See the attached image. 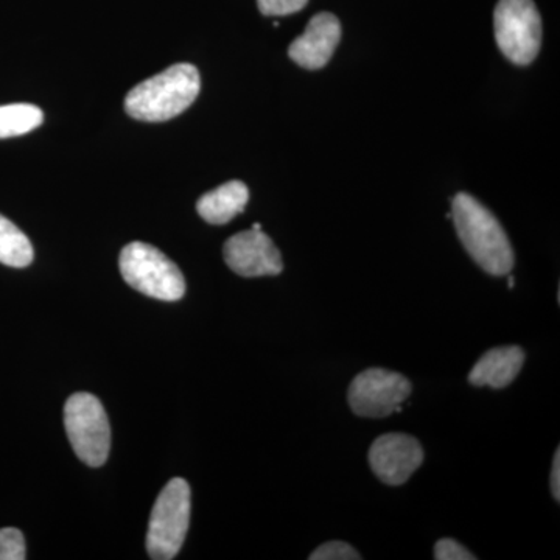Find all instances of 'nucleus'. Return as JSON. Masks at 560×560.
<instances>
[{
  "label": "nucleus",
  "instance_id": "obj_21",
  "mask_svg": "<svg viewBox=\"0 0 560 560\" xmlns=\"http://www.w3.org/2000/svg\"><path fill=\"white\" fill-rule=\"evenodd\" d=\"M510 289H514V278H510Z\"/></svg>",
  "mask_w": 560,
  "mask_h": 560
},
{
  "label": "nucleus",
  "instance_id": "obj_13",
  "mask_svg": "<svg viewBox=\"0 0 560 560\" xmlns=\"http://www.w3.org/2000/svg\"><path fill=\"white\" fill-rule=\"evenodd\" d=\"M33 256L35 253L27 235L16 224L0 215V264L25 268L32 264Z\"/></svg>",
  "mask_w": 560,
  "mask_h": 560
},
{
  "label": "nucleus",
  "instance_id": "obj_16",
  "mask_svg": "<svg viewBox=\"0 0 560 560\" xmlns=\"http://www.w3.org/2000/svg\"><path fill=\"white\" fill-rule=\"evenodd\" d=\"M311 560H359L361 556L355 548L350 547L346 541H327L320 545L318 550L312 552Z\"/></svg>",
  "mask_w": 560,
  "mask_h": 560
},
{
  "label": "nucleus",
  "instance_id": "obj_11",
  "mask_svg": "<svg viewBox=\"0 0 560 560\" xmlns=\"http://www.w3.org/2000/svg\"><path fill=\"white\" fill-rule=\"evenodd\" d=\"M525 359V352L518 346L490 349L470 371L469 382L474 386L506 388L521 374Z\"/></svg>",
  "mask_w": 560,
  "mask_h": 560
},
{
  "label": "nucleus",
  "instance_id": "obj_14",
  "mask_svg": "<svg viewBox=\"0 0 560 560\" xmlns=\"http://www.w3.org/2000/svg\"><path fill=\"white\" fill-rule=\"evenodd\" d=\"M44 113L31 103L0 106V139L18 138L40 127Z\"/></svg>",
  "mask_w": 560,
  "mask_h": 560
},
{
  "label": "nucleus",
  "instance_id": "obj_2",
  "mask_svg": "<svg viewBox=\"0 0 560 560\" xmlns=\"http://www.w3.org/2000/svg\"><path fill=\"white\" fill-rule=\"evenodd\" d=\"M201 91V77L189 62H179L132 88L125 110L140 121H165L179 116Z\"/></svg>",
  "mask_w": 560,
  "mask_h": 560
},
{
  "label": "nucleus",
  "instance_id": "obj_12",
  "mask_svg": "<svg viewBox=\"0 0 560 560\" xmlns=\"http://www.w3.org/2000/svg\"><path fill=\"white\" fill-rule=\"evenodd\" d=\"M249 200V190L242 180H230L217 189L202 195L197 202L201 219L210 224H226L245 210Z\"/></svg>",
  "mask_w": 560,
  "mask_h": 560
},
{
  "label": "nucleus",
  "instance_id": "obj_8",
  "mask_svg": "<svg viewBox=\"0 0 560 560\" xmlns=\"http://www.w3.org/2000/svg\"><path fill=\"white\" fill-rule=\"evenodd\" d=\"M224 261L242 278L278 276L283 270L282 256L265 232L249 230L232 235L224 243Z\"/></svg>",
  "mask_w": 560,
  "mask_h": 560
},
{
  "label": "nucleus",
  "instance_id": "obj_6",
  "mask_svg": "<svg viewBox=\"0 0 560 560\" xmlns=\"http://www.w3.org/2000/svg\"><path fill=\"white\" fill-rule=\"evenodd\" d=\"M501 54L517 66L536 60L541 46V18L533 0H500L493 13Z\"/></svg>",
  "mask_w": 560,
  "mask_h": 560
},
{
  "label": "nucleus",
  "instance_id": "obj_15",
  "mask_svg": "<svg viewBox=\"0 0 560 560\" xmlns=\"http://www.w3.org/2000/svg\"><path fill=\"white\" fill-rule=\"evenodd\" d=\"M27 558L25 539L20 529H0V560H24Z\"/></svg>",
  "mask_w": 560,
  "mask_h": 560
},
{
  "label": "nucleus",
  "instance_id": "obj_1",
  "mask_svg": "<svg viewBox=\"0 0 560 560\" xmlns=\"http://www.w3.org/2000/svg\"><path fill=\"white\" fill-rule=\"evenodd\" d=\"M452 220L464 248L489 275L506 276L514 268L510 238L488 208L469 194H458L452 202Z\"/></svg>",
  "mask_w": 560,
  "mask_h": 560
},
{
  "label": "nucleus",
  "instance_id": "obj_20",
  "mask_svg": "<svg viewBox=\"0 0 560 560\" xmlns=\"http://www.w3.org/2000/svg\"><path fill=\"white\" fill-rule=\"evenodd\" d=\"M253 230L261 231L260 223L253 224Z\"/></svg>",
  "mask_w": 560,
  "mask_h": 560
},
{
  "label": "nucleus",
  "instance_id": "obj_17",
  "mask_svg": "<svg viewBox=\"0 0 560 560\" xmlns=\"http://www.w3.org/2000/svg\"><path fill=\"white\" fill-rule=\"evenodd\" d=\"M308 0H257V5L265 16H289L307 7Z\"/></svg>",
  "mask_w": 560,
  "mask_h": 560
},
{
  "label": "nucleus",
  "instance_id": "obj_5",
  "mask_svg": "<svg viewBox=\"0 0 560 560\" xmlns=\"http://www.w3.org/2000/svg\"><path fill=\"white\" fill-rule=\"evenodd\" d=\"M65 427L73 452L84 464L101 467L110 448V427L97 397L77 393L65 405Z\"/></svg>",
  "mask_w": 560,
  "mask_h": 560
},
{
  "label": "nucleus",
  "instance_id": "obj_19",
  "mask_svg": "<svg viewBox=\"0 0 560 560\" xmlns=\"http://www.w3.org/2000/svg\"><path fill=\"white\" fill-rule=\"evenodd\" d=\"M551 493L556 501L560 500V451H556L551 470Z\"/></svg>",
  "mask_w": 560,
  "mask_h": 560
},
{
  "label": "nucleus",
  "instance_id": "obj_3",
  "mask_svg": "<svg viewBox=\"0 0 560 560\" xmlns=\"http://www.w3.org/2000/svg\"><path fill=\"white\" fill-rule=\"evenodd\" d=\"M125 282L154 300L175 302L186 293V280L178 265L164 253L142 242H132L120 253Z\"/></svg>",
  "mask_w": 560,
  "mask_h": 560
},
{
  "label": "nucleus",
  "instance_id": "obj_18",
  "mask_svg": "<svg viewBox=\"0 0 560 560\" xmlns=\"http://www.w3.org/2000/svg\"><path fill=\"white\" fill-rule=\"evenodd\" d=\"M434 559L438 560H475L477 556L471 555L459 541L442 539L434 547Z\"/></svg>",
  "mask_w": 560,
  "mask_h": 560
},
{
  "label": "nucleus",
  "instance_id": "obj_10",
  "mask_svg": "<svg viewBox=\"0 0 560 560\" xmlns=\"http://www.w3.org/2000/svg\"><path fill=\"white\" fill-rule=\"evenodd\" d=\"M341 40V24L331 13L315 14L305 32L289 47V57L307 70L323 69Z\"/></svg>",
  "mask_w": 560,
  "mask_h": 560
},
{
  "label": "nucleus",
  "instance_id": "obj_4",
  "mask_svg": "<svg viewBox=\"0 0 560 560\" xmlns=\"http://www.w3.org/2000/svg\"><path fill=\"white\" fill-rule=\"evenodd\" d=\"M190 486L173 478L158 497L151 511L147 551L154 560L176 558L190 525Z\"/></svg>",
  "mask_w": 560,
  "mask_h": 560
},
{
  "label": "nucleus",
  "instance_id": "obj_7",
  "mask_svg": "<svg viewBox=\"0 0 560 560\" xmlns=\"http://www.w3.org/2000/svg\"><path fill=\"white\" fill-rule=\"evenodd\" d=\"M410 381L399 372L371 368L350 383V410L360 418L382 419L401 411V404L410 397Z\"/></svg>",
  "mask_w": 560,
  "mask_h": 560
},
{
  "label": "nucleus",
  "instance_id": "obj_9",
  "mask_svg": "<svg viewBox=\"0 0 560 560\" xmlns=\"http://www.w3.org/2000/svg\"><path fill=\"white\" fill-rule=\"evenodd\" d=\"M423 460L420 442L410 434L388 433L371 445L370 464L378 480L400 486L410 480Z\"/></svg>",
  "mask_w": 560,
  "mask_h": 560
}]
</instances>
